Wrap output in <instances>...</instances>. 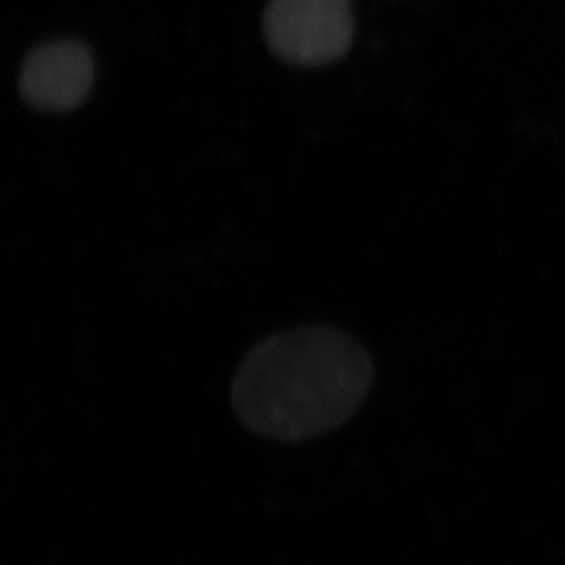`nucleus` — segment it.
<instances>
[{
	"label": "nucleus",
	"instance_id": "f257e3e1",
	"mask_svg": "<svg viewBox=\"0 0 565 565\" xmlns=\"http://www.w3.org/2000/svg\"><path fill=\"white\" fill-rule=\"evenodd\" d=\"M373 382L369 352L331 327H300L258 343L233 380V408L254 434L300 443L345 424Z\"/></svg>",
	"mask_w": 565,
	"mask_h": 565
},
{
	"label": "nucleus",
	"instance_id": "f03ea898",
	"mask_svg": "<svg viewBox=\"0 0 565 565\" xmlns=\"http://www.w3.org/2000/svg\"><path fill=\"white\" fill-rule=\"evenodd\" d=\"M263 28L279 60L306 67L342 60L354 36L350 0H270Z\"/></svg>",
	"mask_w": 565,
	"mask_h": 565
},
{
	"label": "nucleus",
	"instance_id": "7ed1b4c3",
	"mask_svg": "<svg viewBox=\"0 0 565 565\" xmlns=\"http://www.w3.org/2000/svg\"><path fill=\"white\" fill-rule=\"evenodd\" d=\"M95 61L78 41L46 42L21 65L20 97L34 109L70 111L90 93Z\"/></svg>",
	"mask_w": 565,
	"mask_h": 565
}]
</instances>
